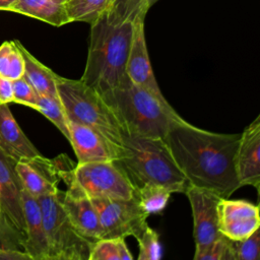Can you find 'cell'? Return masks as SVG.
<instances>
[{
	"label": "cell",
	"instance_id": "28",
	"mask_svg": "<svg viewBox=\"0 0 260 260\" xmlns=\"http://www.w3.org/2000/svg\"><path fill=\"white\" fill-rule=\"evenodd\" d=\"M136 240L139 246L138 260H158L161 258L159 236L148 224Z\"/></svg>",
	"mask_w": 260,
	"mask_h": 260
},
{
	"label": "cell",
	"instance_id": "27",
	"mask_svg": "<svg viewBox=\"0 0 260 260\" xmlns=\"http://www.w3.org/2000/svg\"><path fill=\"white\" fill-rule=\"evenodd\" d=\"M233 260H258L260 257V229H257L248 238L230 240Z\"/></svg>",
	"mask_w": 260,
	"mask_h": 260
},
{
	"label": "cell",
	"instance_id": "4",
	"mask_svg": "<svg viewBox=\"0 0 260 260\" xmlns=\"http://www.w3.org/2000/svg\"><path fill=\"white\" fill-rule=\"evenodd\" d=\"M114 161L134 189L145 184H156L172 193H184L188 186L164 138L124 136L122 151Z\"/></svg>",
	"mask_w": 260,
	"mask_h": 260
},
{
	"label": "cell",
	"instance_id": "18",
	"mask_svg": "<svg viewBox=\"0 0 260 260\" xmlns=\"http://www.w3.org/2000/svg\"><path fill=\"white\" fill-rule=\"evenodd\" d=\"M0 151L15 161L41 154L17 124L8 104L0 105Z\"/></svg>",
	"mask_w": 260,
	"mask_h": 260
},
{
	"label": "cell",
	"instance_id": "35",
	"mask_svg": "<svg viewBox=\"0 0 260 260\" xmlns=\"http://www.w3.org/2000/svg\"><path fill=\"white\" fill-rule=\"evenodd\" d=\"M158 0H147V4H148V7L150 8L153 4H155Z\"/></svg>",
	"mask_w": 260,
	"mask_h": 260
},
{
	"label": "cell",
	"instance_id": "9",
	"mask_svg": "<svg viewBox=\"0 0 260 260\" xmlns=\"http://www.w3.org/2000/svg\"><path fill=\"white\" fill-rule=\"evenodd\" d=\"M184 193L192 209L195 251L201 250L220 236L217 229L216 208L221 197L211 190L189 184Z\"/></svg>",
	"mask_w": 260,
	"mask_h": 260
},
{
	"label": "cell",
	"instance_id": "16",
	"mask_svg": "<svg viewBox=\"0 0 260 260\" xmlns=\"http://www.w3.org/2000/svg\"><path fill=\"white\" fill-rule=\"evenodd\" d=\"M61 204L79 235L91 243L102 239L99 214L89 197L61 191Z\"/></svg>",
	"mask_w": 260,
	"mask_h": 260
},
{
	"label": "cell",
	"instance_id": "15",
	"mask_svg": "<svg viewBox=\"0 0 260 260\" xmlns=\"http://www.w3.org/2000/svg\"><path fill=\"white\" fill-rule=\"evenodd\" d=\"M68 141L78 162L116 160L117 153L109 142L95 130L68 120Z\"/></svg>",
	"mask_w": 260,
	"mask_h": 260
},
{
	"label": "cell",
	"instance_id": "22",
	"mask_svg": "<svg viewBox=\"0 0 260 260\" xmlns=\"http://www.w3.org/2000/svg\"><path fill=\"white\" fill-rule=\"evenodd\" d=\"M149 7L147 0H109L104 12L106 19L112 23L134 21L140 14H146Z\"/></svg>",
	"mask_w": 260,
	"mask_h": 260
},
{
	"label": "cell",
	"instance_id": "30",
	"mask_svg": "<svg viewBox=\"0 0 260 260\" xmlns=\"http://www.w3.org/2000/svg\"><path fill=\"white\" fill-rule=\"evenodd\" d=\"M13 85V103L20 104L32 109H36L39 93L30 85V83L21 76L15 80H12Z\"/></svg>",
	"mask_w": 260,
	"mask_h": 260
},
{
	"label": "cell",
	"instance_id": "20",
	"mask_svg": "<svg viewBox=\"0 0 260 260\" xmlns=\"http://www.w3.org/2000/svg\"><path fill=\"white\" fill-rule=\"evenodd\" d=\"M17 46L22 54L24 61L23 76L39 93V95L58 96L57 92V75L49 67L41 63L34 57L19 42L16 41Z\"/></svg>",
	"mask_w": 260,
	"mask_h": 260
},
{
	"label": "cell",
	"instance_id": "24",
	"mask_svg": "<svg viewBox=\"0 0 260 260\" xmlns=\"http://www.w3.org/2000/svg\"><path fill=\"white\" fill-rule=\"evenodd\" d=\"M24 73V61L16 40L6 41L0 46V76L15 80Z\"/></svg>",
	"mask_w": 260,
	"mask_h": 260
},
{
	"label": "cell",
	"instance_id": "29",
	"mask_svg": "<svg viewBox=\"0 0 260 260\" xmlns=\"http://www.w3.org/2000/svg\"><path fill=\"white\" fill-rule=\"evenodd\" d=\"M194 260H233L230 239L220 235L203 249L195 251Z\"/></svg>",
	"mask_w": 260,
	"mask_h": 260
},
{
	"label": "cell",
	"instance_id": "14",
	"mask_svg": "<svg viewBox=\"0 0 260 260\" xmlns=\"http://www.w3.org/2000/svg\"><path fill=\"white\" fill-rule=\"evenodd\" d=\"M15 162L0 151V206L3 216L24 237L25 226L21 204L23 187L16 173Z\"/></svg>",
	"mask_w": 260,
	"mask_h": 260
},
{
	"label": "cell",
	"instance_id": "13",
	"mask_svg": "<svg viewBox=\"0 0 260 260\" xmlns=\"http://www.w3.org/2000/svg\"><path fill=\"white\" fill-rule=\"evenodd\" d=\"M15 170L23 189L36 198L55 193L59 189L61 179L54 158L50 159L42 154L22 158L15 162Z\"/></svg>",
	"mask_w": 260,
	"mask_h": 260
},
{
	"label": "cell",
	"instance_id": "25",
	"mask_svg": "<svg viewBox=\"0 0 260 260\" xmlns=\"http://www.w3.org/2000/svg\"><path fill=\"white\" fill-rule=\"evenodd\" d=\"M109 0H68L64 5L72 21L91 23L104 14Z\"/></svg>",
	"mask_w": 260,
	"mask_h": 260
},
{
	"label": "cell",
	"instance_id": "1",
	"mask_svg": "<svg viewBox=\"0 0 260 260\" xmlns=\"http://www.w3.org/2000/svg\"><path fill=\"white\" fill-rule=\"evenodd\" d=\"M239 138L240 134L211 132L183 119L164 139L189 185L229 198L241 187L235 170Z\"/></svg>",
	"mask_w": 260,
	"mask_h": 260
},
{
	"label": "cell",
	"instance_id": "32",
	"mask_svg": "<svg viewBox=\"0 0 260 260\" xmlns=\"http://www.w3.org/2000/svg\"><path fill=\"white\" fill-rule=\"evenodd\" d=\"M13 102V85L12 80L0 76V105Z\"/></svg>",
	"mask_w": 260,
	"mask_h": 260
},
{
	"label": "cell",
	"instance_id": "36",
	"mask_svg": "<svg viewBox=\"0 0 260 260\" xmlns=\"http://www.w3.org/2000/svg\"><path fill=\"white\" fill-rule=\"evenodd\" d=\"M53 1H55L57 3H60V4H65L68 0H53Z\"/></svg>",
	"mask_w": 260,
	"mask_h": 260
},
{
	"label": "cell",
	"instance_id": "34",
	"mask_svg": "<svg viewBox=\"0 0 260 260\" xmlns=\"http://www.w3.org/2000/svg\"><path fill=\"white\" fill-rule=\"evenodd\" d=\"M16 0H0V11H9Z\"/></svg>",
	"mask_w": 260,
	"mask_h": 260
},
{
	"label": "cell",
	"instance_id": "6",
	"mask_svg": "<svg viewBox=\"0 0 260 260\" xmlns=\"http://www.w3.org/2000/svg\"><path fill=\"white\" fill-rule=\"evenodd\" d=\"M59 177L73 194H83L90 199L113 198L130 199L134 187L114 160L77 162L64 153L54 158Z\"/></svg>",
	"mask_w": 260,
	"mask_h": 260
},
{
	"label": "cell",
	"instance_id": "8",
	"mask_svg": "<svg viewBox=\"0 0 260 260\" xmlns=\"http://www.w3.org/2000/svg\"><path fill=\"white\" fill-rule=\"evenodd\" d=\"M91 200L99 214L102 239L129 236L136 239L147 225L148 214L134 196L130 199L93 198Z\"/></svg>",
	"mask_w": 260,
	"mask_h": 260
},
{
	"label": "cell",
	"instance_id": "23",
	"mask_svg": "<svg viewBox=\"0 0 260 260\" xmlns=\"http://www.w3.org/2000/svg\"><path fill=\"white\" fill-rule=\"evenodd\" d=\"M125 238H104L95 241L90 249L88 260H132Z\"/></svg>",
	"mask_w": 260,
	"mask_h": 260
},
{
	"label": "cell",
	"instance_id": "2",
	"mask_svg": "<svg viewBox=\"0 0 260 260\" xmlns=\"http://www.w3.org/2000/svg\"><path fill=\"white\" fill-rule=\"evenodd\" d=\"M133 22L112 23L102 14L90 23L87 59L80 80L101 94L129 79L125 68L132 43Z\"/></svg>",
	"mask_w": 260,
	"mask_h": 260
},
{
	"label": "cell",
	"instance_id": "37",
	"mask_svg": "<svg viewBox=\"0 0 260 260\" xmlns=\"http://www.w3.org/2000/svg\"><path fill=\"white\" fill-rule=\"evenodd\" d=\"M2 215V211H1V206H0V216Z\"/></svg>",
	"mask_w": 260,
	"mask_h": 260
},
{
	"label": "cell",
	"instance_id": "26",
	"mask_svg": "<svg viewBox=\"0 0 260 260\" xmlns=\"http://www.w3.org/2000/svg\"><path fill=\"white\" fill-rule=\"evenodd\" d=\"M35 110H37L48 120H50L68 140V120L63 106L59 100V96L39 95L37 107Z\"/></svg>",
	"mask_w": 260,
	"mask_h": 260
},
{
	"label": "cell",
	"instance_id": "7",
	"mask_svg": "<svg viewBox=\"0 0 260 260\" xmlns=\"http://www.w3.org/2000/svg\"><path fill=\"white\" fill-rule=\"evenodd\" d=\"M61 191L38 198L50 260H88L93 243L75 230L61 204Z\"/></svg>",
	"mask_w": 260,
	"mask_h": 260
},
{
	"label": "cell",
	"instance_id": "10",
	"mask_svg": "<svg viewBox=\"0 0 260 260\" xmlns=\"http://www.w3.org/2000/svg\"><path fill=\"white\" fill-rule=\"evenodd\" d=\"M216 210L218 232L230 240L246 239L260 228L259 206L247 200L220 198Z\"/></svg>",
	"mask_w": 260,
	"mask_h": 260
},
{
	"label": "cell",
	"instance_id": "31",
	"mask_svg": "<svg viewBox=\"0 0 260 260\" xmlns=\"http://www.w3.org/2000/svg\"><path fill=\"white\" fill-rule=\"evenodd\" d=\"M19 249L24 251V237L3 216H0V250Z\"/></svg>",
	"mask_w": 260,
	"mask_h": 260
},
{
	"label": "cell",
	"instance_id": "33",
	"mask_svg": "<svg viewBox=\"0 0 260 260\" xmlns=\"http://www.w3.org/2000/svg\"><path fill=\"white\" fill-rule=\"evenodd\" d=\"M0 259L2 260H31L30 256L19 249H1Z\"/></svg>",
	"mask_w": 260,
	"mask_h": 260
},
{
	"label": "cell",
	"instance_id": "11",
	"mask_svg": "<svg viewBox=\"0 0 260 260\" xmlns=\"http://www.w3.org/2000/svg\"><path fill=\"white\" fill-rule=\"evenodd\" d=\"M145 16L146 14H140L133 22L132 43L125 71L133 83L147 89L157 98L166 100L156 82L149 60L144 30Z\"/></svg>",
	"mask_w": 260,
	"mask_h": 260
},
{
	"label": "cell",
	"instance_id": "19",
	"mask_svg": "<svg viewBox=\"0 0 260 260\" xmlns=\"http://www.w3.org/2000/svg\"><path fill=\"white\" fill-rule=\"evenodd\" d=\"M9 12L26 15L54 26L71 22L65 5L53 0H16Z\"/></svg>",
	"mask_w": 260,
	"mask_h": 260
},
{
	"label": "cell",
	"instance_id": "3",
	"mask_svg": "<svg viewBox=\"0 0 260 260\" xmlns=\"http://www.w3.org/2000/svg\"><path fill=\"white\" fill-rule=\"evenodd\" d=\"M101 95L117 117L125 136L165 138L169 130L183 120L167 100L130 78Z\"/></svg>",
	"mask_w": 260,
	"mask_h": 260
},
{
	"label": "cell",
	"instance_id": "21",
	"mask_svg": "<svg viewBox=\"0 0 260 260\" xmlns=\"http://www.w3.org/2000/svg\"><path fill=\"white\" fill-rule=\"evenodd\" d=\"M173 194L169 189L156 184H145L134 191V197L148 214H159L166 208Z\"/></svg>",
	"mask_w": 260,
	"mask_h": 260
},
{
	"label": "cell",
	"instance_id": "12",
	"mask_svg": "<svg viewBox=\"0 0 260 260\" xmlns=\"http://www.w3.org/2000/svg\"><path fill=\"white\" fill-rule=\"evenodd\" d=\"M235 170L241 187H260V116H257L240 134Z\"/></svg>",
	"mask_w": 260,
	"mask_h": 260
},
{
	"label": "cell",
	"instance_id": "17",
	"mask_svg": "<svg viewBox=\"0 0 260 260\" xmlns=\"http://www.w3.org/2000/svg\"><path fill=\"white\" fill-rule=\"evenodd\" d=\"M21 204L25 226L24 251L30 256L31 260H50L43 215L38 198L22 188Z\"/></svg>",
	"mask_w": 260,
	"mask_h": 260
},
{
	"label": "cell",
	"instance_id": "5",
	"mask_svg": "<svg viewBox=\"0 0 260 260\" xmlns=\"http://www.w3.org/2000/svg\"><path fill=\"white\" fill-rule=\"evenodd\" d=\"M57 92L67 120L99 132L119 157L125 134L101 93L80 79H69L59 75H57Z\"/></svg>",
	"mask_w": 260,
	"mask_h": 260
}]
</instances>
